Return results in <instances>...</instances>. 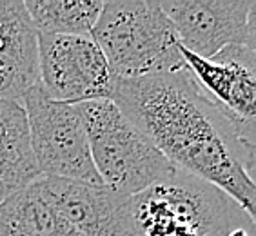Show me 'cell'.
<instances>
[{
	"mask_svg": "<svg viewBox=\"0 0 256 236\" xmlns=\"http://www.w3.org/2000/svg\"><path fill=\"white\" fill-rule=\"evenodd\" d=\"M109 100L174 168L218 187L254 220V142L204 93L188 68L113 78Z\"/></svg>",
	"mask_w": 256,
	"mask_h": 236,
	"instance_id": "6da1fadb",
	"label": "cell"
},
{
	"mask_svg": "<svg viewBox=\"0 0 256 236\" xmlns=\"http://www.w3.org/2000/svg\"><path fill=\"white\" fill-rule=\"evenodd\" d=\"M91 38L104 53L114 78L136 80L186 68L176 30L160 2H104Z\"/></svg>",
	"mask_w": 256,
	"mask_h": 236,
	"instance_id": "7a4b0ae2",
	"label": "cell"
},
{
	"mask_svg": "<svg viewBox=\"0 0 256 236\" xmlns=\"http://www.w3.org/2000/svg\"><path fill=\"white\" fill-rule=\"evenodd\" d=\"M144 236H226L238 226H254L218 187L178 169L174 176L131 196Z\"/></svg>",
	"mask_w": 256,
	"mask_h": 236,
	"instance_id": "3957f363",
	"label": "cell"
},
{
	"mask_svg": "<svg viewBox=\"0 0 256 236\" xmlns=\"http://www.w3.org/2000/svg\"><path fill=\"white\" fill-rule=\"evenodd\" d=\"M76 109L84 122L93 166L109 189L134 196L178 172L114 102L94 100L78 104Z\"/></svg>",
	"mask_w": 256,
	"mask_h": 236,
	"instance_id": "277c9868",
	"label": "cell"
},
{
	"mask_svg": "<svg viewBox=\"0 0 256 236\" xmlns=\"http://www.w3.org/2000/svg\"><path fill=\"white\" fill-rule=\"evenodd\" d=\"M20 104L28 118L30 146L40 176L102 184L76 106L50 98L38 82Z\"/></svg>",
	"mask_w": 256,
	"mask_h": 236,
	"instance_id": "5b68a950",
	"label": "cell"
},
{
	"mask_svg": "<svg viewBox=\"0 0 256 236\" xmlns=\"http://www.w3.org/2000/svg\"><path fill=\"white\" fill-rule=\"evenodd\" d=\"M113 74L91 36L38 33V84L58 102L109 100Z\"/></svg>",
	"mask_w": 256,
	"mask_h": 236,
	"instance_id": "8992f818",
	"label": "cell"
},
{
	"mask_svg": "<svg viewBox=\"0 0 256 236\" xmlns=\"http://www.w3.org/2000/svg\"><path fill=\"white\" fill-rule=\"evenodd\" d=\"M182 50L212 58L229 46L254 48V0H164Z\"/></svg>",
	"mask_w": 256,
	"mask_h": 236,
	"instance_id": "52a82bcc",
	"label": "cell"
},
{
	"mask_svg": "<svg viewBox=\"0 0 256 236\" xmlns=\"http://www.w3.org/2000/svg\"><path fill=\"white\" fill-rule=\"evenodd\" d=\"M184 64L204 93L222 109L247 140L254 142L256 54L249 46H229L212 58L180 50Z\"/></svg>",
	"mask_w": 256,
	"mask_h": 236,
	"instance_id": "ba28073f",
	"label": "cell"
},
{
	"mask_svg": "<svg viewBox=\"0 0 256 236\" xmlns=\"http://www.w3.org/2000/svg\"><path fill=\"white\" fill-rule=\"evenodd\" d=\"M46 196L80 236H144L131 196L104 184L40 176Z\"/></svg>",
	"mask_w": 256,
	"mask_h": 236,
	"instance_id": "9c48e42d",
	"label": "cell"
},
{
	"mask_svg": "<svg viewBox=\"0 0 256 236\" xmlns=\"http://www.w3.org/2000/svg\"><path fill=\"white\" fill-rule=\"evenodd\" d=\"M38 82V31L22 0H0V100L20 102Z\"/></svg>",
	"mask_w": 256,
	"mask_h": 236,
	"instance_id": "30bf717a",
	"label": "cell"
},
{
	"mask_svg": "<svg viewBox=\"0 0 256 236\" xmlns=\"http://www.w3.org/2000/svg\"><path fill=\"white\" fill-rule=\"evenodd\" d=\"M38 176L22 104L0 100V202Z\"/></svg>",
	"mask_w": 256,
	"mask_h": 236,
	"instance_id": "8fae6325",
	"label": "cell"
},
{
	"mask_svg": "<svg viewBox=\"0 0 256 236\" xmlns=\"http://www.w3.org/2000/svg\"><path fill=\"white\" fill-rule=\"evenodd\" d=\"M0 236H80L46 196L40 176L0 202Z\"/></svg>",
	"mask_w": 256,
	"mask_h": 236,
	"instance_id": "7c38bea8",
	"label": "cell"
},
{
	"mask_svg": "<svg viewBox=\"0 0 256 236\" xmlns=\"http://www.w3.org/2000/svg\"><path fill=\"white\" fill-rule=\"evenodd\" d=\"M34 30L46 34L91 36L102 0H24Z\"/></svg>",
	"mask_w": 256,
	"mask_h": 236,
	"instance_id": "4fadbf2b",
	"label": "cell"
},
{
	"mask_svg": "<svg viewBox=\"0 0 256 236\" xmlns=\"http://www.w3.org/2000/svg\"><path fill=\"white\" fill-rule=\"evenodd\" d=\"M252 229H254V226H238L232 227L231 231H227L226 236H251Z\"/></svg>",
	"mask_w": 256,
	"mask_h": 236,
	"instance_id": "5bb4252c",
	"label": "cell"
}]
</instances>
